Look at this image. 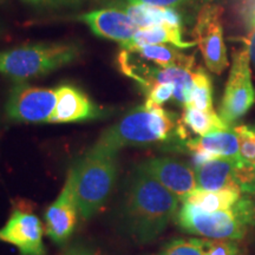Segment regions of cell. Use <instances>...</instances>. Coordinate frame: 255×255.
<instances>
[{
  "label": "cell",
  "mask_w": 255,
  "mask_h": 255,
  "mask_svg": "<svg viewBox=\"0 0 255 255\" xmlns=\"http://www.w3.org/2000/svg\"><path fill=\"white\" fill-rule=\"evenodd\" d=\"M178 200L154 177L137 167L128 181L122 203V223L139 244L159 237L177 215Z\"/></svg>",
  "instance_id": "1"
},
{
  "label": "cell",
  "mask_w": 255,
  "mask_h": 255,
  "mask_svg": "<svg viewBox=\"0 0 255 255\" xmlns=\"http://www.w3.org/2000/svg\"><path fill=\"white\" fill-rule=\"evenodd\" d=\"M175 128L174 115L161 107L136 108L102 133L90 154L117 155L121 149L167 141Z\"/></svg>",
  "instance_id": "2"
},
{
  "label": "cell",
  "mask_w": 255,
  "mask_h": 255,
  "mask_svg": "<svg viewBox=\"0 0 255 255\" xmlns=\"http://www.w3.org/2000/svg\"><path fill=\"white\" fill-rule=\"evenodd\" d=\"M176 222L182 231L193 235L240 240L255 226V202L250 196H241L229 209L212 213L183 202Z\"/></svg>",
  "instance_id": "3"
},
{
  "label": "cell",
  "mask_w": 255,
  "mask_h": 255,
  "mask_svg": "<svg viewBox=\"0 0 255 255\" xmlns=\"http://www.w3.org/2000/svg\"><path fill=\"white\" fill-rule=\"evenodd\" d=\"M82 49L71 41L37 43L0 51V73L17 82L56 71L79 58Z\"/></svg>",
  "instance_id": "4"
},
{
  "label": "cell",
  "mask_w": 255,
  "mask_h": 255,
  "mask_svg": "<svg viewBox=\"0 0 255 255\" xmlns=\"http://www.w3.org/2000/svg\"><path fill=\"white\" fill-rule=\"evenodd\" d=\"M117 155L87 152L70 169L78 212L91 219L109 199L117 178Z\"/></svg>",
  "instance_id": "5"
},
{
  "label": "cell",
  "mask_w": 255,
  "mask_h": 255,
  "mask_svg": "<svg viewBox=\"0 0 255 255\" xmlns=\"http://www.w3.org/2000/svg\"><path fill=\"white\" fill-rule=\"evenodd\" d=\"M255 103V89L252 83L251 57L247 45L233 52V63L229 71L221 105L220 117L232 127L247 114Z\"/></svg>",
  "instance_id": "6"
},
{
  "label": "cell",
  "mask_w": 255,
  "mask_h": 255,
  "mask_svg": "<svg viewBox=\"0 0 255 255\" xmlns=\"http://www.w3.org/2000/svg\"><path fill=\"white\" fill-rule=\"evenodd\" d=\"M56 105V90L17 82L8 92L5 111L17 123H50Z\"/></svg>",
  "instance_id": "7"
},
{
  "label": "cell",
  "mask_w": 255,
  "mask_h": 255,
  "mask_svg": "<svg viewBox=\"0 0 255 255\" xmlns=\"http://www.w3.org/2000/svg\"><path fill=\"white\" fill-rule=\"evenodd\" d=\"M223 8L206 4L197 13L194 37L206 66L213 73L221 75L228 66L227 49L223 40Z\"/></svg>",
  "instance_id": "8"
},
{
  "label": "cell",
  "mask_w": 255,
  "mask_h": 255,
  "mask_svg": "<svg viewBox=\"0 0 255 255\" xmlns=\"http://www.w3.org/2000/svg\"><path fill=\"white\" fill-rule=\"evenodd\" d=\"M197 189H232L245 194L255 193V167L244 161L219 157L195 168Z\"/></svg>",
  "instance_id": "9"
},
{
  "label": "cell",
  "mask_w": 255,
  "mask_h": 255,
  "mask_svg": "<svg viewBox=\"0 0 255 255\" xmlns=\"http://www.w3.org/2000/svg\"><path fill=\"white\" fill-rule=\"evenodd\" d=\"M43 234V223L36 214L13 208L7 221L0 228V241L14 246L20 255H45Z\"/></svg>",
  "instance_id": "10"
},
{
  "label": "cell",
  "mask_w": 255,
  "mask_h": 255,
  "mask_svg": "<svg viewBox=\"0 0 255 255\" xmlns=\"http://www.w3.org/2000/svg\"><path fill=\"white\" fill-rule=\"evenodd\" d=\"M138 167L158 181L180 201H183L197 189L195 171L177 159L155 157L142 162Z\"/></svg>",
  "instance_id": "11"
},
{
  "label": "cell",
  "mask_w": 255,
  "mask_h": 255,
  "mask_svg": "<svg viewBox=\"0 0 255 255\" xmlns=\"http://www.w3.org/2000/svg\"><path fill=\"white\" fill-rule=\"evenodd\" d=\"M77 203L73 191V176L69 170L66 182L55 202L45 213V232L57 245H64L69 240L77 225Z\"/></svg>",
  "instance_id": "12"
},
{
  "label": "cell",
  "mask_w": 255,
  "mask_h": 255,
  "mask_svg": "<svg viewBox=\"0 0 255 255\" xmlns=\"http://www.w3.org/2000/svg\"><path fill=\"white\" fill-rule=\"evenodd\" d=\"M55 90L57 105L50 123L84 122L104 116V110L92 102L81 88L73 84H62Z\"/></svg>",
  "instance_id": "13"
},
{
  "label": "cell",
  "mask_w": 255,
  "mask_h": 255,
  "mask_svg": "<svg viewBox=\"0 0 255 255\" xmlns=\"http://www.w3.org/2000/svg\"><path fill=\"white\" fill-rule=\"evenodd\" d=\"M78 19L87 24L92 33L97 37L119 41L121 45L131 40L138 30L123 9L115 7L95 9L81 14Z\"/></svg>",
  "instance_id": "14"
},
{
  "label": "cell",
  "mask_w": 255,
  "mask_h": 255,
  "mask_svg": "<svg viewBox=\"0 0 255 255\" xmlns=\"http://www.w3.org/2000/svg\"><path fill=\"white\" fill-rule=\"evenodd\" d=\"M187 148L191 152L206 151L214 155L215 157H225L242 161L240 156V145L239 137L234 129L220 130L210 132L208 135L200 136L199 138L189 139L186 143Z\"/></svg>",
  "instance_id": "15"
},
{
  "label": "cell",
  "mask_w": 255,
  "mask_h": 255,
  "mask_svg": "<svg viewBox=\"0 0 255 255\" xmlns=\"http://www.w3.org/2000/svg\"><path fill=\"white\" fill-rule=\"evenodd\" d=\"M182 27L170 26L168 24L155 25V26L138 28L131 40L123 44V49H131L137 46L145 45H164L171 44L177 49H188L195 45L194 41H184L182 39Z\"/></svg>",
  "instance_id": "16"
},
{
  "label": "cell",
  "mask_w": 255,
  "mask_h": 255,
  "mask_svg": "<svg viewBox=\"0 0 255 255\" xmlns=\"http://www.w3.org/2000/svg\"><path fill=\"white\" fill-rule=\"evenodd\" d=\"M127 50L133 51L141 59L150 62L161 69L171 68V66L195 68V58L193 56L183 55L177 50V47L167 45H145Z\"/></svg>",
  "instance_id": "17"
},
{
  "label": "cell",
  "mask_w": 255,
  "mask_h": 255,
  "mask_svg": "<svg viewBox=\"0 0 255 255\" xmlns=\"http://www.w3.org/2000/svg\"><path fill=\"white\" fill-rule=\"evenodd\" d=\"M242 194L238 190L221 189V190H203L196 189L189 194L182 202L196 207L201 210L212 213L218 210L229 209L240 200Z\"/></svg>",
  "instance_id": "18"
},
{
  "label": "cell",
  "mask_w": 255,
  "mask_h": 255,
  "mask_svg": "<svg viewBox=\"0 0 255 255\" xmlns=\"http://www.w3.org/2000/svg\"><path fill=\"white\" fill-rule=\"evenodd\" d=\"M180 124L186 130L189 129L190 131L200 136H205L210 132L220 131V130H226L231 128L223 122L221 117L215 113V110L202 111L190 107V105L184 107Z\"/></svg>",
  "instance_id": "19"
},
{
  "label": "cell",
  "mask_w": 255,
  "mask_h": 255,
  "mask_svg": "<svg viewBox=\"0 0 255 255\" xmlns=\"http://www.w3.org/2000/svg\"><path fill=\"white\" fill-rule=\"evenodd\" d=\"M190 107L202 111H213V85L212 79L203 69L197 68L193 75V92Z\"/></svg>",
  "instance_id": "20"
},
{
  "label": "cell",
  "mask_w": 255,
  "mask_h": 255,
  "mask_svg": "<svg viewBox=\"0 0 255 255\" xmlns=\"http://www.w3.org/2000/svg\"><path fill=\"white\" fill-rule=\"evenodd\" d=\"M158 255H205L203 240L200 239H177L165 245Z\"/></svg>",
  "instance_id": "21"
},
{
  "label": "cell",
  "mask_w": 255,
  "mask_h": 255,
  "mask_svg": "<svg viewBox=\"0 0 255 255\" xmlns=\"http://www.w3.org/2000/svg\"><path fill=\"white\" fill-rule=\"evenodd\" d=\"M239 137L240 156L245 163L255 167V128L239 126L234 128Z\"/></svg>",
  "instance_id": "22"
},
{
  "label": "cell",
  "mask_w": 255,
  "mask_h": 255,
  "mask_svg": "<svg viewBox=\"0 0 255 255\" xmlns=\"http://www.w3.org/2000/svg\"><path fill=\"white\" fill-rule=\"evenodd\" d=\"M242 15L247 27L246 45L255 65V0H242Z\"/></svg>",
  "instance_id": "23"
},
{
  "label": "cell",
  "mask_w": 255,
  "mask_h": 255,
  "mask_svg": "<svg viewBox=\"0 0 255 255\" xmlns=\"http://www.w3.org/2000/svg\"><path fill=\"white\" fill-rule=\"evenodd\" d=\"M175 87L171 83L167 84H154L146 90V107H161L174 96Z\"/></svg>",
  "instance_id": "24"
},
{
  "label": "cell",
  "mask_w": 255,
  "mask_h": 255,
  "mask_svg": "<svg viewBox=\"0 0 255 255\" xmlns=\"http://www.w3.org/2000/svg\"><path fill=\"white\" fill-rule=\"evenodd\" d=\"M205 255H238L239 247L234 240L228 239H212L203 240Z\"/></svg>",
  "instance_id": "25"
},
{
  "label": "cell",
  "mask_w": 255,
  "mask_h": 255,
  "mask_svg": "<svg viewBox=\"0 0 255 255\" xmlns=\"http://www.w3.org/2000/svg\"><path fill=\"white\" fill-rule=\"evenodd\" d=\"M25 4L36 8L44 9H65L79 8L87 2V0H21Z\"/></svg>",
  "instance_id": "26"
},
{
  "label": "cell",
  "mask_w": 255,
  "mask_h": 255,
  "mask_svg": "<svg viewBox=\"0 0 255 255\" xmlns=\"http://www.w3.org/2000/svg\"><path fill=\"white\" fill-rule=\"evenodd\" d=\"M124 1L130 2V4H149L155 6H162V7H180V6L190 5V4H200L205 2L206 4H212L215 0H124Z\"/></svg>",
  "instance_id": "27"
},
{
  "label": "cell",
  "mask_w": 255,
  "mask_h": 255,
  "mask_svg": "<svg viewBox=\"0 0 255 255\" xmlns=\"http://www.w3.org/2000/svg\"><path fill=\"white\" fill-rule=\"evenodd\" d=\"M95 1L105 6V7H115L120 9H123L127 4V1H124V0H95Z\"/></svg>",
  "instance_id": "28"
},
{
  "label": "cell",
  "mask_w": 255,
  "mask_h": 255,
  "mask_svg": "<svg viewBox=\"0 0 255 255\" xmlns=\"http://www.w3.org/2000/svg\"><path fill=\"white\" fill-rule=\"evenodd\" d=\"M64 255H96V254L87 247L77 246V247L70 248V250Z\"/></svg>",
  "instance_id": "29"
},
{
  "label": "cell",
  "mask_w": 255,
  "mask_h": 255,
  "mask_svg": "<svg viewBox=\"0 0 255 255\" xmlns=\"http://www.w3.org/2000/svg\"><path fill=\"white\" fill-rule=\"evenodd\" d=\"M2 33V25H1V23H0V34Z\"/></svg>",
  "instance_id": "30"
},
{
  "label": "cell",
  "mask_w": 255,
  "mask_h": 255,
  "mask_svg": "<svg viewBox=\"0 0 255 255\" xmlns=\"http://www.w3.org/2000/svg\"><path fill=\"white\" fill-rule=\"evenodd\" d=\"M2 1H4V0H0V2H2Z\"/></svg>",
  "instance_id": "31"
}]
</instances>
